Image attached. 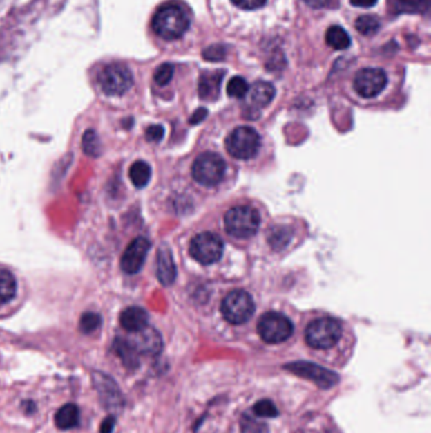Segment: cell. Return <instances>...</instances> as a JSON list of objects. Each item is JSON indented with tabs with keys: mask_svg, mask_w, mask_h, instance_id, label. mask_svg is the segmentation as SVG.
<instances>
[{
	"mask_svg": "<svg viewBox=\"0 0 431 433\" xmlns=\"http://www.w3.org/2000/svg\"><path fill=\"white\" fill-rule=\"evenodd\" d=\"M190 27L189 15L179 3H166L158 8L152 19V28L157 36L167 41L182 37Z\"/></svg>",
	"mask_w": 431,
	"mask_h": 433,
	"instance_id": "6da1fadb",
	"label": "cell"
},
{
	"mask_svg": "<svg viewBox=\"0 0 431 433\" xmlns=\"http://www.w3.org/2000/svg\"><path fill=\"white\" fill-rule=\"evenodd\" d=\"M342 337V324L335 318L323 317L310 322L305 331L306 344L316 350L334 347Z\"/></svg>",
	"mask_w": 431,
	"mask_h": 433,
	"instance_id": "7a4b0ae2",
	"label": "cell"
},
{
	"mask_svg": "<svg viewBox=\"0 0 431 433\" xmlns=\"http://www.w3.org/2000/svg\"><path fill=\"white\" fill-rule=\"evenodd\" d=\"M225 230L236 239H249L254 236L260 228V213L252 207L240 205L227 212Z\"/></svg>",
	"mask_w": 431,
	"mask_h": 433,
	"instance_id": "3957f363",
	"label": "cell"
},
{
	"mask_svg": "<svg viewBox=\"0 0 431 433\" xmlns=\"http://www.w3.org/2000/svg\"><path fill=\"white\" fill-rule=\"evenodd\" d=\"M97 82L104 94L120 97L133 86V75L123 64L106 65L97 76Z\"/></svg>",
	"mask_w": 431,
	"mask_h": 433,
	"instance_id": "277c9868",
	"label": "cell"
},
{
	"mask_svg": "<svg viewBox=\"0 0 431 433\" xmlns=\"http://www.w3.org/2000/svg\"><path fill=\"white\" fill-rule=\"evenodd\" d=\"M258 333L267 344H281L289 340L294 333V324L285 314L268 312L258 321Z\"/></svg>",
	"mask_w": 431,
	"mask_h": 433,
	"instance_id": "5b68a950",
	"label": "cell"
},
{
	"mask_svg": "<svg viewBox=\"0 0 431 433\" xmlns=\"http://www.w3.org/2000/svg\"><path fill=\"white\" fill-rule=\"evenodd\" d=\"M283 369L303 379L312 381L318 388L324 389V390L334 388L335 385L341 381L339 375L335 371H332L324 366L309 362V361L289 362L283 366Z\"/></svg>",
	"mask_w": 431,
	"mask_h": 433,
	"instance_id": "8992f818",
	"label": "cell"
},
{
	"mask_svg": "<svg viewBox=\"0 0 431 433\" xmlns=\"http://www.w3.org/2000/svg\"><path fill=\"white\" fill-rule=\"evenodd\" d=\"M225 169L222 157L213 152H205L193 163V179L204 187H216L223 180Z\"/></svg>",
	"mask_w": 431,
	"mask_h": 433,
	"instance_id": "52a82bcc",
	"label": "cell"
},
{
	"mask_svg": "<svg viewBox=\"0 0 431 433\" xmlns=\"http://www.w3.org/2000/svg\"><path fill=\"white\" fill-rule=\"evenodd\" d=\"M260 138L257 131L243 126L236 128L227 138V149L231 156L239 160H248L260 151Z\"/></svg>",
	"mask_w": 431,
	"mask_h": 433,
	"instance_id": "ba28073f",
	"label": "cell"
},
{
	"mask_svg": "<svg viewBox=\"0 0 431 433\" xmlns=\"http://www.w3.org/2000/svg\"><path fill=\"white\" fill-rule=\"evenodd\" d=\"M91 380L97 390L99 400L105 409L112 414L122 412L124 407V398L117 381L102 371H94L91 375Z\"/></svg>",
	"mask_w": 431,
	"mask_h": 433,
	"instance_id": "9c48e42d",
	"label": "cell"
},
{
	"mask_svg": "<svg viewBox=\"0 0 431 433\" xmlns=\"http://www.w3.org/2000/svg\"><path fill=\"white\" fill-rule=\"evenodd\" d=\"M253 298L245 291H233L222 303V313L224 318L231 324H243L254 313Z\"/></svg>",
	"mask_w": 431,
	"mask_h": 433,
	"instance_id": "30bf717a",
	"label": "cell"
},
{
	"mask_svg": "<svg viewBox=\"0 0 431 433\" xmlns=\"http://www.w3.org/2000/svg\"><path fill=\"white\" fill-rule=\"evenodd\" d=\"M224 251L223 241L214 233L204 232L191 239L190 254L202 265H211L219 261Z\"/></svg>",
	"mask_w": 431,
	"mask_h": 433,
	"instance_id": "8fae6325",
	"label": "cell"
},
{
	"mask_svg": "<svg viewBox=\"0 0 431 433\" xmlns=\"http://www.w3.org/2000/svg\"><path fill=\"white\" fill-rule=\"evenodd\" d=\"M386 85L387 75L381 68H363L354 79V89L363 98L377 97Z\"/></svg>",
	"mask_w": 431,
	"mask_h": 433,
	"instance_id": "7c38bea8",
	"label": "cell"
},
{
	"mask_svg": "<svg viewBox=\"0 0 431 433\" xmlns=\"http://www.w3.org/2000/svg\"><path fill=\"white\" fill-rule=\"evenodd\" d=\"M149 247L151 243L149 239L144 237H137L133 239L129 243V246L126 247L120 260L122 270L126 274H137L138 271H141L149 254Z\"/></svg>",
	"mask_w": 431,
	"mask_h": 433,
	"instance_id": "4fadbf2b",
	"label": "cell"
},
{
	"mask_svg": "<svg viewBox=\"0 0 431 433\" xmlns=\"http://www.w3.org/2000/svg\"><path fill=\"white\" fill-rule=\"evenodd\" d=\"M128 341L132 344L138 353L149 356H156L164 349L162 336L156 329H152L149 326L138 332L131 333V336L128 337Z\"/></svg>",
	"mask_w": 431,
	"mask_h": 433,
	"instance_id": "5bb4252c",
	"label": "cell"
},
{
	"mask_svg": "<svg viewBox=\"0 0 431 433\" xmlns=\"http://www.w3.org/2000/svg\"><path fill=\"white\" fill-rule=\"evenodd\" d=\"M178 275L171 250L167 246L160 247L157 252V277L161 284L170 286Z\"/></svg>",
	"mask_w": 431,
	"mask_h": 433,
	"instance_id": "9a60e30c",
	"label": "cell"
},
{
	"mask_svg": "<svg viewBox=\"0 0 431 433\" xmlns=\"http://www.w3.org/2000/svg\"><path fill=\"white\" fill-rule=\"evenodd\" d=\"M119 321L126 332L134 333L149 326V313L141 306H129L120 313Z\"/></svg>",
	"mask_w": 431,
	"mask_h": 433,
	"instance_id": "2e32d148",
	"label": "cell"
},
{
	"mask_svg": "<svg viewBox=\"0 0 431 433\" xmlns=\"http://www.w3.org/2000/svg\"><path fill=\"white\" fill-rule=\"evenodd\" d=\"M224 77V71L205 73L199 80V95L202 100L214 102L220 93V84Z\"/></svg>",
	"mask_w": 431,
	"mask_h": 433,
	"instance_id": "e0dca14e",
	"label": "cell"
},
{
	"mask_svg": "<svg viewBox=\"0 0 431 433\" xmlns=\"http://www.w3.org/2000/svg\"><path fill=\"white\" fill-rule=\"evenodd\" d=\"M113 351L115 352L128 370H135L140 366V353L135 351L128 338L117 337L113 342Z\"/></svg>",
	"mask_w": 431,
	"mask_h": 433,
	"instance_id": "ac0fdd59",
	"label": "cell"
},
{
	"mask_svg": "<svg viewBox=\"0 0 431 433\" xmlns=\"http://www.w3.org/2000/svg\"><path fill=\"white\" fill-rule=\"evenodd\" d=\"M55 423L60 430H71L80 423V409L73 403L61 407L55 416Z\"/></svg>",
	"mask_w": 431,
	"mask_h": 433,
	"instance_id": "d6986e66",
	"label": "cell"
},
{
	"mask_svg": "<svg viewBox=\"0 0 431 433\" xmlns=\"http://www.w3.org/2000/svg\"><path fill=\"white\" fill-rule=\"evenodd\" d=\"M275 95V86L267 82H254L249 91L251 102L257 107H266L269 104Z\"/></svg>",
	"mask_w": 431,
	"mask_h": 433,
	"instance_id": "ffe728a7",
	"label": "cell"
},
{
	"mask_svg": "<svg viewBox=\"0 0 431 433\" xmlns=\"http://www.w3.org/2000/svg\"><path fill=\"white\" fill-rule=\"evenodd\" d=\"M292 237V230L289 225H275L267 233V241L269 246L275 251H281L290 243Z\"/></svg>",
	"mask_w": 431,
	"mask_h": 433,
	"instance_id": "44dd1931",
	"label": "cell"
},
{
	"mask_svg": "<svg viewBox=\"0 0 431 433\" xmlns=\"http://www.w3.org/2000/svg\"><path fill=\"white\" fill-rule=\"evenodd\" d=\"M327 45L334 50H347L349 47V35L341 26H332L325 35Z\"/></svg>",
	"mask_w": 431,
	"mask_h": 433,
	"instance_id": "7402d4cb",
	"label": "cell"
},
{
	"mask_svg": "<svg viewBox=\"0 0 431 433\" xmlns=\"http://www.w3.org/2000/svg\"><path fill=\"white\" fill-rule=\"evenodd\" d=\"M394 13H424L429 8V0H391Z\"/></svg>",
	"mask_w": 431,
	"mask_h": 433,
	"instance_id": "603a6c76",
	"label": "cell"
},
{
	"mask_svg": "<svg viewBox=\"0 0 431 433\" xmlns=\"http://www.w3.org/2000/svg\"><path fill=\"white\" fill-rule=\"evenodd\" d=\"M17 280L8 270L0 269V304H6L15 298Z\"/></svg>",
	"mask_w": 431,
	"mask_h": 433,
	"instance_id": "cb8c5ba5",
	"label": "cell"
},
{
	"mask_svg": "<svg viewBox=\"0 0 431 433\" xmlns=\"http://www.w3.org/2000/svg\"><path fill=\"white\" fill-rule=\"evenodd\" d=\"M151 166L144 161H135L129 169V178L132 180L134 187H144L151 180Z\"/></svg>",
	"mask_w": 431,
	"mask_h": 433,
	"instance_id": "d4e9b609",
	"label": "cell"
},
{
	"mask_svg": "<svg viewBox=\"0 0 431 433\" xmlns=\"http://www.w3.org/2000/svg\"><path fill=\"white\" fill-rule=\"evenodd\" d=\"M356 28L363 36H373L381 28V22L374 15H362L356 21Z\"/></svg>",
	"mask_w": 431,
	"mask_h": 433,
	"instance_id": "484cf974",
	"label": "cell"
},
{
	"mask_svg": "<svg viewBox=\"0 0 431 433\" xmlns=\"http://www.w3.org/2000/svg\"><path fill=\"white\" fill-rule=\"evenodd\" d=\"M82 149L88 156L97 157L102 152L100 140L97 132L93 129H88L82 136Z\"/></svg>",
	"mask_w": 431,
	"mask_h": 433,
	"instance_id": "4316f807",
	"label": "cell"
},
{
	"mask_svg": "<svg viewBox=\"0 0 431 433\" xmlns=\"http://www.w3.org/2000/svg\"><path fill=\"white\" fill-rule=\"evenodd\" d=\"M103 323V320L100 317V314L94 313V312H86L82 315L80 322H79V329L84 335H90L93 332H95L100 329Z\"/></svg>",
	"mask_w": 431,
	"mask_h": 433,
	"instance_id": "83f0119b",
	"label": "cell"
},
{
	"mask_svg": "<svg viewBox=\"0 0 431 433\" xmlns=\"http://www.w3.org/2000/svg\"><path fill=\"white\" fill-rule=\"evenodd\" d=\"M253 412L256 416L263 417V418H276L280 414L275 403L269 399H262L260 402H257L253 407Z\"/></svg>",
	"mask_w": 431,
	"mask_h": 433,
	"instance_id": "f1b7e54d",
	"label": "cell"
},
{
	"mask_svg": "<svg viewBox=\"0 0 431 433\" xmlns=\"http://www.w3.org/2000/svg\"><path fill=\"white\" fill-rule=\"evenodd\" d=\"M248 90H249L248 82L240 76L231 77L227 86V93L231 98H243L248 93Z\"/></svg>",
	"mask_w": 431,
	"mask_h": 433,
	"instance_id": "f546056e",
	"label": "cell"
},
{
	"mask_svg": "<svg viewBox=\"0 0 431 433\" xmlns=\"http://www.w3.org/2000/svg\"><path fill=\"white\" fill-rule=\"evenodd\" d=\"M202 56H204L205 60L208 61H214V62L223 61L225 59V56H227V47L223 45H219V44L209 46L208 48L204 50Z\"/></svg>",
	"mask_w": 431,
	"mask_h": 433,
	"instance_id": "4dcf8cb0",
	"label": "cell"
},
{
	"mask_svg": "<svg viewBox=\"0 0 431 433\" xmlns=\"http://www.w3.org/2000/svg\"><path fill=\"white\" fill-rule=\"evenodd\" d=\"M172 76H173V66L171 64H162L155 73V82L160 86H164L171 82Z\"/></svg>",
	"mask_w": 431,
	"mask_h": 433,
	"instance_id": "1f68e13d",
	"label": "cell"
},
{
	"mask_svg": "<svg viewBox=\"0 0 431 433\" xmlns=\"http://www.w3.org/2000/svg\"><path fill=\"white\" fill-rule=\"evenodd\" d=\"M164 128L161 125H153L147 128L146 138L149 142H160L164 138Z\"/></svg>",
	"mask_w": 431,
	"mask_h": 433,
	"instance_id": "d6a6232c",
	"label": "cell"
},
{
	"mask_svg": "<svg viewBox=\"0 0 431 433\" xmlns=\"http://www.w3.org/2000/svg\"><path fill=\"white\" fill-rule=\"evenodd\" d=\"M231 1L237 7L252 10V9H258V8L263 7L267 0H231Z\"/></svg>",
	"mask_w": 431,
	"mask_h": 433,
	"instance_id": "836d02e7",
	"label": "cell"
},
{
	"mask_svg": "<svg viewBox=\"0 0 431 433\" xmlns=\"http://www.w3.org/2000/svg\"><path fill=\"white\" fill-rule=\"evenodd\" d=\"M115 423H117L115 416L114 414L108 416L100 425V433H112L115 428Z\"/></svg>",
	"mask_w": 431,
	"mask_h": 433,
	"instance_id": "e575fe53",
	"label": "cell"
},
{
	"mask_svg": "<svg viewBox=\"0 0 431 433\" xmlns=\"http://www.w3.org/2000/svg\"><path fill=\"white\" fill-rule=\"evenodd\" d=\"M207 116H208V111H207L205 108H200V109H198L196 112L193 113L190 122H191L193 125H195V123H199L201 120H205V117H207Z\"/></svg>",
	"mask_w": 431,
	"mask_h": 433,
	"instance_id": "d590c367",
	"label": "cell"
},
{
	"mask_svg": "<svg viewBox=\"0 0 431 433\" xmlns=\"http://www.w3.org/2000/svg\"><path fill=\"white\" fill-rule=\"evenodd\" d=\"M379 0H350L352 6L359 8H372L373 6H376Z\"/></svg>",
	"mask_w": 431,
	"mask_h": 433,
	"instance_id": "8d00e7d4",
	"label": "cell"
},
{
	"mask_svg": "<svg viewBox=\"0 0 431 433\" xmlns=\"http://www.w3.org/2000/svg\"><path fill=\"white\" fill-rule=\"evenodd\" d=\"M306 4L309 7L314 8V9H320V8L325 7L329 0H304Z\"/></svg>",
	"mask_w": 431,
	"mask_h": 433,
	"instance_id": "74e56055",
	"label": "cell"
},
{
	"mask_svg": "<svg viewBox=\"0 0 431 433\" xmlns=\"http://www.w3.org/2000/svg\"><path fill=\"white\" fill-rule=\"evenodd\" d=\"M22 407L23 409H24V412H26L27 414L33 413L35 409H36V405H35V403H33L32 400H26V402H23Z\"/></svg>",
	"mask_w": 431,
	"mask_h": 433,
	"instance_id": "f35d334b",
	"label": "cell"
}]
</instances>
